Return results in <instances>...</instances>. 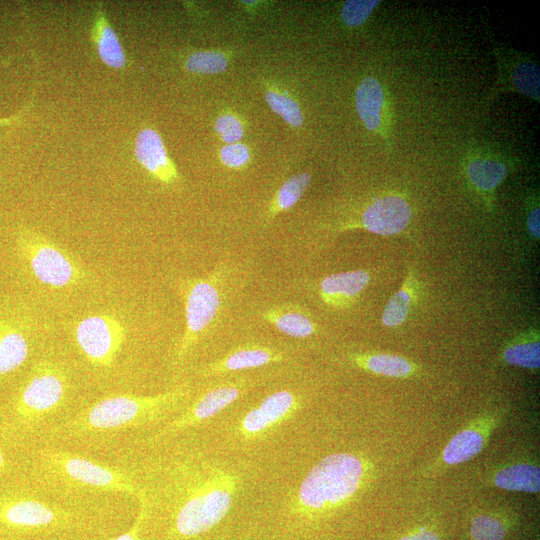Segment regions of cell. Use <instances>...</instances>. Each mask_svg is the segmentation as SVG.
<instances>
[{
    "label": "cell",
    "instance_id": "6da1fadb",
    "mask_svg": "<svg viewBox=\"0 0 540 540\" xmlns=\"http://www.w3.org/2000/svg\"><path fill=\"white\" fill-rule=\"evenodd\" d=\"M237 490L234 475L216 471L205 478L187 463L167 468L161 496L168 512V534L190 539L208 532L229 512Z\"/></svg>",
    "mask_w": 540,
    "mask_h": 540
},
{
    "label": "cell",
    "instance_id": "7a4b0ae2",
    "mask_svg": "<svg viewBox=\"0 0 540 540\" xmlns=\"http://www.w3.org/2000/svg\"><path fill=\"white\" fill-rule=\"evenodd\" d=\"M187 385L156 395H108L48 430L52 438L84 439L116 434L164 419L189 395Z\"/></svg>",
    "mask_w": 540,
    "mask_h": 540
},
{
    "label": "cell",
    "instance_id": "3957f363",
    "mask_svg": "<svg viewBox=\"0 0 540 540\" xmlns=\"http://www.w3.org/2000/svg\"><path fill=\"white\" fill-rule=\"evenodd\" d=\"M33 470L43 492L54 497L121 493L138 498L142 493L135 471L52 446L36 450Z\"/></svg>",
    "mask_w": 540,
    "mask_h": 540
},
{
    "label": "cell",
    "instance_id": "277c9868",
    "mask_svg": "<svg viewBox=\"0 0 540 540\" xmlns=\"http://www.w3.org/2000/svg\"><path fill=\"white\" fill-rule=\"evenodd\" d=\"M366 475L362 459L351 453H334L316 463L301 481L294 499V511L312 515L349 501Z\"/></svg>",
    "mask_w": 540,
    "mask_h": 540
},
{
    "label": "cell",
    "instance_id": "5b68a950",
    "mask_svg": "<svg viewBox=\"0 0 540 540\" xmlns=\"http://www.w3.org/2000/svg\"><path fill=\"white\" fill-rule=\"evenodd\" d=\"M87 518L82 507L52 500L45 492H0V528L8 532L53 534L85 527Z\"/></svg>",
    "mask_w": 540,
    "mask_h": 540
},
{
    "label": "cell",
    "instance_id": "8992f818",
    "mask_svg": "<svg viewBox=\"0 0 540 540\" xmlns=\"http://www.w3.org/2000/svg\"><path fill=\"white\" fill-rule=\"evenodd\" d=\"M68 377L65 370L50 360L37 362L14 399L13 419L25 431L44 425L65 404Z\"/></svg>",
    "mask_w": 540,
    "mask_h": 540
},
{
    "label": "cell",
    "instance_id": "52a82bcc",
    "mask_svg": "<svg viewBox=\"0 0 540 540\" xmlns=\"http://www.w3.org/2000/svg\"><path fill=\"white\" fill-rule=\"evenodd\" d=\"M15 242L21 259L40 283L61 289L85 279L82 265L40 232L20 226L16 230Z\"/></svg>",
    "mask_w": 540,
    "mask_h": 540
},
{
    "label": "cell",
    "instance_id": "ba28073f",
    "mask_svg": "<svg viewBox=\"0 0 540 540\" xmlns=\"http://www.w3.org/2000/svg\"><path fill=\"white\" fill-rule=\"evenodd\" d=\"M219 277L215 271L206 278L187 279L180 284L185 307V329L176 350L178 363L189 354L218 314L221 306Z\"/></svg>",
    "mask_w": 540,
    "mask_h": 540
},
{
    "label": "cell",
    "instance_id": "9c48e42d",
    "mask_svg": "<svg viewBox=\"0 0 540 540\" xmlns=\"http://www.w3.org/2000/svg\"><path fill=\"white\" fill-rule=\"evenodd\" d=\"M74 338L79 350L92 366L109 368L125 343L126 329L113 315H89L76 324Z\"/></svg>",
    "mask_w": 540,
    "mask_h": 540
},
{
    "label": "cell",
    "instance_id": "30bf717a",
    "mask_svg": "<svg viewBox=\"0 0 540 540\" xmlns=\"http://www.w3.org/2000/svg\"><path fill=\"white\" fill-rule=\"evenodd\" d=\"M498 76L491 98L501 92H517L537 102L540 99L538 64L513 49L494 46Z\"/></svg>",
    "mask_w": 540,
    "mask_h": 540
},
{
    "label": "cell",
    "instance_id": "8fae6325",
    "mask_svg": "<svg viewBox=\"0 0 540 540\" xmlns=\"http://www.w3.org/2000/svg\"><path fill=\"white\" fill-rule=\"evenodd\" d=\"M243 389L244 386L241 383H231L210 389L179 416L153 434L148 441L157 442L210 419L235 402Z\"/></svg>",
    "mask_w": 540,
    "mask_h": 540
},
{
    "label": "cell",
    "instance_id": "7c38bea8",
    "mask_svg": "<svg viewBox=\"0 0 540 540\" xmlns=\"http://www.w3.org/2000/svg\"><path fill=\"white\" fill-rule=\"evenodd\" d=\"M299 408V401L288 390L276 391L250 409L241 419L238 430L246 439L261 436L292 416Z\"/></svg>",
    "mask_w": 540,
    "mask_h": 540
},
{
    "label": "cell",
    "instance_id": "4fadbf2b",
    "mask_svg": "<svg viewBox=\"0 0 540 540\" xmlns=\"http://www.w3.org/2000/svg\"><path fill=\"white\" fill-rule=\"evenodd\" d=\"M409 203L398 195L380 197L362 213L360 225L374 234L388 236L402 231L410 222Z\"/></svg>",
    "mask_w": 540,
    "mask_h": 540
},
{
    "label": "cell",
    "instance_id": "5bb4252c",
    "mask_svg": "<svg viewBox=\"0 0 540 540\" xmlns=\"http://www.w3.org/2000/svg\"><path fill=\"white\" fill-rule=\"evenodd\" d=\"M134 154L139 164L159 182L170 185L178 180L177 169L156 130L145 128L138 132Z\"/></svg>",
    "mask_w": 540,
    "mask_h": 540
},
{
    "label": "cell",
    "instance_id": "9a60e30c",
    "mask_svg": "<svg viewBox=\"0 0 540 540\" xmlns=\"http://www.w3.org/2000/svg\"><path fill=\"white\" fill-rule=\"evenodd\" d=\"M355 105L359 119L365 128L378 133L388 141V121L386 95L381 83L374 77H365L358 85Z\"/></svg>",
    "mask_w": 540,
    "mask_h": 540
},
{
    "label": "cell",
    "instance_id": "2e32d148",
    "mask_svg": "<svg viewBox=\"0 0 540 540\" xmlns=\"http://www.w3.org/2000/svg\"><path fill=\"white\" fill-rule=\"evenodd\" d=\"M283 360V354L264 346H246L232 351L222 359L205 366L204 377L261 367Z\"/></svg>",
    "mask_w": 540,
    "mask_h": 540
},
{
    "label": "cell",
    "instance_id": "e0dca14e",
    "mask_svg": "<svg viewBox=\"0 0 540 540\" xmlns=\"http://www.w3.org/2000/svg\"><path fill=\"white\" fill-rule=\"evenodd\" d=\"M369 280L370 275L365 270L331 274L320 282V296L331 306L344 307L367 287Z\"/></svg>",
    "mask_w": 540,
    "mask_h": 540
},
{
    "label": "cell",
    "instance_id": "ac0fdd59",
    "mask_svg": "<svg viewBox=\"0 0 540 540\" xmlns=\"http://www.w3.org/2000/svg\"><path fill=\"white\" fill-rule=\"evenodd\" d=\"M91 39L100 60L112 69H123L127 57L119 37L101 6L97 7L91 27Z\"/></svg>",
    "mask_w": 540,
    "mask_h": 540
},
{
    "label": "cell",
    "instance_id": "d6986e66",
    "mask_svg": "<svg viewBox=\"0 0 540 540\" xmlns=\"http://www.w3.org/2000/svg\"><path fill=\"white\" fill-rule=\"evenodd\" d=\"M261 316L278 331L293 338H307L316 331L310 316L295 304L269 307Z\"/></svg>",
    "mask_w": 540,
    "mask_h": 540
},
{
    "label": "cell",
    "instance_id": "ffe728a7",
    "mask_svg": "<svg viewBox=\"0 0 540 540\" xmlns=\"http://www.w3.org/2000/svg\"><path fill=\"white\" fill-rule=\"evenodd\" d=\"M30 353L29 341L13 323L0 320V377L20 368Z\"/></svg>",
    "mask_w": 540,
    "mask_h": 540
},
{
    "label": "cell",
    "instance_id": "44dd1931",
    "mask_svg": "<svg viewBox=\"0 0 540 540\" xmlns=\"http://www.w3.org/2000/svg\"><path fill=\"white\" fill-rule=\"evenodd\" d=\"M508 168L494 156H474L467 165V175L473 186L482 191H493L507 176Z\"/></svg>",
    "mask_w": 540,
    "mask_h": 540
},
{
    "label": "cell",
    "instance_id": "7402d4cb",
    "mask_svg": "<svg viewBox=\"0 0 540 540\" xmlns=\"http://www.w3.org/2000/svg\"><path fill=\"white\" fill-rule=\"evenodd\" d=\"M494 483L509 491L538 493L540 489L539 468L531 464L507 466L496 473Z\"/></svg>",
    "mask_w": 540,
    "mask_h": 540
},
{
    "label": "cell",
    "instance_id": "603a6c76",
    "mask_svg": "<svg viewBox=\"0 0 540 540\" xmlns=\"http://www.w3.org/2000/svg\"><path fill=\"white\" fill-rule=\"evenodd\" d=\"M485 436L477 429H466L456 434L443 451V460L448 465L466 462L482 449Z\"/></svg>",
    "mask_w": 540,
    "mask_h": 540
},
{
    "label": "cell",
    "instance_id": "cb8c5ba5",
    "mask_svg": "<svg viewBox=\"0 0 540 540\" xmlns=\"http://www.w3.org/2000/svg\"><path fill=\"white\" fill-rule=\"evenodd\" d=\"M310 181L311 175L307 172L296 174L286 180L269 206L267 219L271 220L279 213L292 208L302 197Z\"/></svg>",
    "mask_w": 540,
    "mask_h": 540
},
{
    "label": "cell",
    "instance_id": "d4e9b609",
    "mask_svg": "<svg viewBox=\"0 0 540 540\" xmlns=\"http://www.w3.org/2000/svg\"><path fill=\"white\" fill-rule=\"evenodd\" d=\"M355 361L373 373L389 377H405L413 370L409 361L390 354L359 355L355 357Z\"/></svg>",
    "mask_w": 540,
    "mask_h": 540
},
{
    "label": "cell",
    "instance_id": "484cf974",
    "mask_svg": "<svg viewBox=\"0 0 540 540\" xmlns=\"http://www.w3.org/2000/svg\"><path fill=\"white\" fill-rule=\"evenodd\" d=\"M227 57L217 51H197L188 56L185 68L192 73L216 74L226 70Z\"/></svg>",
    "mask_w": 540,
    "mask_h": 540
},
{
    "label": "cell",
    "instance_id": "4316f807",
    "mask_svg": "<svg viewBox=\"0 0 540 540\" xmlns=\"http://www.w3.org/2000/svg\"><path fill=\"white\" fill-rule=\"evenodd\" d=\"M504 360L511 365L529 369L539 368V341H526L509 346L504 352Z\"/></svg>",
    "mask_w": 540,
    "mask_h": 540
},
{
    "label": "cell",
    "instance_id": "83f0119b",
    "mask_svg": "<svg viewBox=\"0 0 540 540\" xmlns=\"http://www.w3.org/2000/svg\"><path fill=\"white\" fill-rule=\"evenodd\" d=\"M265 101L268 106L278 114L285 122L293 127H299L303 123V114L296 101L288 96L269 90L265 93Z\"/></svg>",
    "mask_w": 540,
    "mask_h": 540
},
{
    "label": "cell",
    "instance_id": "f1b7e54d",
    "mask_svg": "<svg viewBox=\"0 0 540 540\" xmlns=\"http://www.w3.org/2000/svg\"><path fill=\"white\" fill-rule=\"evenodd\" d=\"M411 304V295L405 288L397 291L387 302L382 322L387 327H395L404 322Z\"/></svg>",
    "mask_w": 540,
    "mask_h": 540
},
{
    "label": "cell",
    "instance_id": "f546056e",
    "mask_svg": "<svg viewBox=\"0 0 540 540\" xmlns=\"http://www.w3.org/2000/svg\"><path fill=\"white\" fill-rule=\"evenodd\" d=\"M378 0H349L344 2L341 9V19L349 27L364 24L378 6Z\"/></svg>",
    "mask_w": 540,
    "mask_h": 540
},
{
    "label": "cell",
    "instance_id": "4dcf8cb0",
    "mask_svg": "<svg viewBox=\"0 0 540 540\" xmlns=\"http://www.w3.org/2000/svg\"><path fill=\"white\" fill-rule=\"evenodd\" d=\"M470 533L473 540H503L505 528L498 519L479 515L472 520Z\"/></svg>",
    "mask_w": 540,
    "mask_h": 540
},
{
    "label": "cell",
    "instance_id": "1f68e13d",
    "mask_svg": "<svg viewBox=\"0 0 540 540\" xmlns=\"http://www.w3.org/2000/svg\"><path fill=\"white\" fill-rule=\"evenodd\" d=\"M215 131L227 144L237 143L244 135L241 121L232 114H224L217 118Z\"/></svg>",
    "mask_w": 540,
    "mask_h": 540
},
{
    "label": "cell",
    "instance_id": "d6a6232c",
    "mask_svg": "<svg viewBox=\"0 0 540 540\" xmlns=\"http://www.w3.org/2000/svg\"><path fill=\"white\" fill-rule=\"evenodd\" d=\"M139 509L132 526L124 533L109 540H141V536L149 518V507L143 493L137 498Z\"/></svg>",
    "mask_w": 540,
    "mask_h": 540
},
{
    "label": "cell",
    "instance_id": "836d02e7",
    "mask_svg": "<svg viewBox=\"0 0 540 540\" xmlns=\"http://www.w3.org/2000/svg\"><path fill=\"white\" fill-rule=\"evenodd\" d=\"M250 158L249 149L242 143H232L223 146L220 150L222 163L230 168L244 166Z\"/></svg>",
    "mask_w": 540,
    "mask_h": 540
},
{
    "label": "cell",
    "instance_id": "e575fe53",
    "mask_svg": "<svg viewBox=\"0 0 540 540\" xmlns=\"http://www.w3.org/2000/svg\"><path fill=\"white\" fill-rule=\"evenodd\" d=\"M527 228L529 233L536 239L540 236L539 206L531 208L527 214Z\"/></svg>",
    "mask_w": 540,
    "mask_h": 540
},
{
    "label": "cell",
    "instance_id": "d590c367",
    "mask_svg": "<svg viewBox=\"0 0 540 540\" xmlns=\"http://www.w3.org/2000/svg\"><path fill=\"white\" fill-rule=\"evenodd\" d=\"M30 106L31 104H27L16 114H13L6 118H0V127L11 126L19 123L26 114V112L29 110Z\"/></svg>",
    "mask_w": 540,
    "mask_h": 540
},
{
    "label": "cell",
    "instance_id": "8d00e7d4",
    "mask_svg": "<svg viewBox=\"0 0 540 540\" xmlns=\"http://www.w3.org/2000/svg\"><path fill=\"white\" fill-rule=\"evenodd\" d=\"M399 540H440L437 534L431 531H422L409 536L400 538Z\"/></svg>",
    "mask_w": 540,
    "mask_h": 540
},
{
    "label": "cell",
    "instance_id": "74e56055",
    "mask_svg": "<svg viewBox=\"0 0 540 540\" xmlns=\"http://www.w3.org/2000/svg\"><path fill=\"white\" fill-rule=\"evenodd\" d=\"M7 468V460L3 451L0 449V474L3 473Z\"/></svg>",
    "mask_w": 540,
    "mask_h": 540
}]
</instances>
